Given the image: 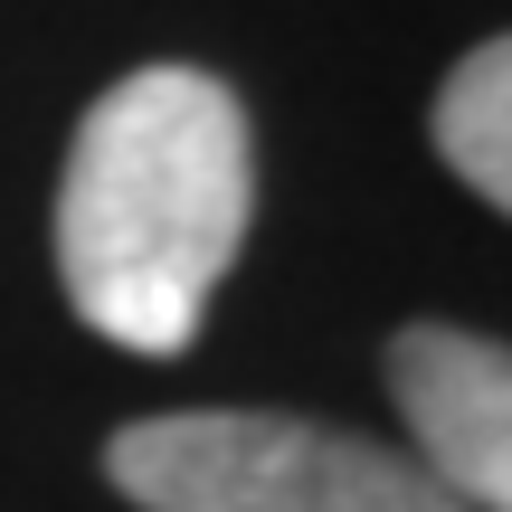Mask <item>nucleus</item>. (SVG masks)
<instances>
[{"label": "nucleus", "mask_w": 512, "mask_h": 512, "mask_svg": "<svg viewBox=\"0 0 512 512\" xmlns=\"http://www.w3.org/2000/svg\"><path fill=\"white\" fill-rule=\"evenodd\" d=\"M256 219L247 105L200 67H133L86 105L57 181V275L105 342L171 361L200 342Z\"/></svg>", "instance_id": "1"}, {"label": "nucleus", "mask_w": 512, "mask_h": 512, "mask_svg": "<svg viewBox=\"0 0 512 512\" xmlns=\"http://www.w3.org/2000/svg\"><path fill=\"white\" fill-rule=\"evenodd\" d=\"M105 475L143 512H465L418 456L285 408H171L114 427Z\"/></svg>", "instance_id": "2"}, {"label": "nucleus", "mask_w": 512, "mask_h": 512, "mask_svg": "<svg viewBox=\"0 0 512 512\" xmlns=\"http://www.w3.org/2000/svg\"><path fill=\"white\" fill-rule=\"evenodd\" d=\"M389 399L418 437V465L465 512H512V351L494 332H389Z\"/></svg>", "instance_id": "3"}, {"label": "nucleus", "mask_w": 512, "mask_h": 512, "mask_svg": "<svg viewBox=\"0 0 512 512\" xmlns=\"http://www.w3.org/2000/svg\"><path fill=\"white\" fill-rule=\"evenodd\" d=\"M427 124H437V162L456 171L484 209H503L512 200V48L503 38H484V48H465L456 67H446Z\"/></svg>", "instance_id": "4"}]
</instances>
